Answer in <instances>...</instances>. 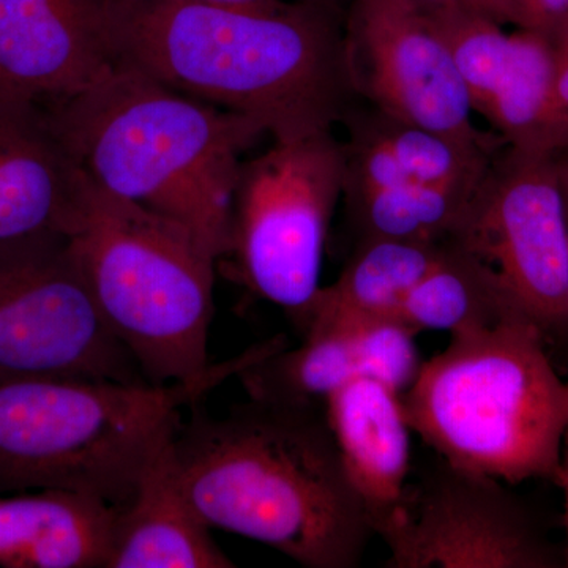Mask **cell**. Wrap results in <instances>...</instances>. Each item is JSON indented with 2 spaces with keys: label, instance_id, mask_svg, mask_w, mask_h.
<instances>
[{
  "label": "cell",
  "instance_id": "obj_1",
  "mask_svg": "<svg viewBox=\"0 0 568 568\" xmlns=\"http://www.w3.org/2000/svg\"><path fill=\"white\" fill-rule=\"evenodd\" d=\"M119 63L244 114L275 142L334 132L361 102L336 0H118Z\"/></svg>",
  "mask_w": 568,
  "mask_h": 568
},
{
  "label": "cell",
  "instance_id": "obj_2",
  "mask_svg": "<svg viewBox=\"0 0 568 568\" xmlns=\"http://www.w3.org/2000/svg\"><path fill=\"white\" fill-rule=\"evenodd\" d=\"M197 405L175 432L174 457L212 529L306 568L361 566L376 534L324 406L250 398L212 417Z\"/></svg>",
  "mask_w": 568,
  "mask_h": 568
},
{
  "label": "cell",
  "instance_id": "obj_3",
  "mask_svg": "<svg viewBox=\"0 0 568 568\" xmlns=\"http://www.w3.org/2000/svg\"><path fill=\"white\" fill-rule=\"evenodd\" d=\"M44 108L93 183L189 227L216 260L230 254L241 155L267 134L260 122L121 63L91 88Z\"/></svg>",
  "mask_w": 568,
  "mask_h": 568
},
{
  "label": "cell",
  "instance_id": "obj_4",
  "mask_svg": "<svg viewBox=\"0 0 568 568\" xmlns=\"http://www.w3.org/2000/svg\"><path fill=\"white\" fill-rule=\"evenodd\" d=\"M287 346L286 336H272L196 383L0 379V493L63 489L125 506L183 409Z\"/></svg>",
  "mask_w": 568,
  "mask_h": 568
},
{
  "label": "cell",
  "instance_id": "obj_5",
  "mask_svg": "<svg viewBox=\"0 0 568 568\" xmlns=\"http://www.w3.org/2000/svg\"><path fill=\"white\" fill-rule=\"evenodd\" d=\"M402 402L410 429L450 465L508 485L558 478L568 383L528 317L452 334Z\"/></svg>",
  "mask_w": 568,
  "mask_h": 568
},
{
  "label": "cell",
  "instance_id": "obj_6",
  "mask_svg": "<svg viewBox=\"0 0 568 568\" xmlns=\"http://www.w3.org/2000/svg\"><path fill=\"white\" fill-rule=\"evenodd\" d=\"M67 244L149 383H196L211 372L219 260L193 231L108 193L81 171Z\"/></svg>",
  "mask_w": 568,
  "mask_h": 568
},
{
  "label": "cell",
  "instance_id": "obj_7",
  "mask_svg": "<svg viewBox=\"0 0 568 568\" xmlns=\"http://www.w3.org/2000/svg\"><path fill=\"white\" fill-rule=\"evenodd\" d=\"M343 179L345 156L334 132L275 142L239 168L227 256L242 284L290 313L301 331L323 286Z\"/></svg>",
  "mask_w": 568,
  "mask_h": 568
},
{
  "label": "cell",
  "instance_id": "obj_8",
  "mask_svg": "<svg viewBox=\"0 0 568 568\" xmlns=\"http://www.w3.org/2000/svg\"><path fill=\"white\" fill-rule=\"evenodd\" d=\"M447 241L487 265L548 345L568 336V223L555 152L503 145Z\"/></svg>",
  "mask_w": 568,
  "mask_h": 568
},
{
  "label": "cell",
  "instance_id": "obj_9",
  "mask_svg": "<svg viewBox=\"0 0 568 568\" xmlns=\"http://www.w3.org/2000/svg\"><path fill=\"white\" fill-rule=\"evenodd\" d=\"M379 537L387 568H566L564 545L504 481L443 458L407 484Z\"/></svg>",
  "mask_w": 568,
  "mask_h": 568
},
{
  "label": "cell",
  "instance_id": "obj_10",
  "mask_svg": "<svg viewBox=\"0 0 568 568\" xmlns=\"http://www.w3.org/2000/svg\"><path fill=\"white\" fill-rule=\"evenodd\" d=\"M149 383L104 320L69 244L0 257V379Z\"/></svg>",
  "mask_w": 568,
  "mask_h": 568
},
{
  "label": "cell",
  "instance_id": "obj_11",
  "mask_svg": "<svg viewBox=\"0 0 568 568\" xmlns=\"http://www.w3.org/2000/svg\"><path fill=\"white\" fill-rule=\"evenodd\" d=\"M346 50L362 102L459 140L496 134L477 129L454 54L413 0H353L346 11Z\"/></svg>",
  "mask_w": 568,
  "mask_h": 568
},
{
  "label": "cell",
  "instance_id": "obj_12",
  "mask_svg": "<svg viewBox=\"0 0 568 568\" xmlns=\"http://www.w3.org/2000/svg\"><path fill=\"white\" fill-rule=\"evenodd\" d=\"M424 10L454 54L474 114L508 145L549 151L552 55L547 37L521 28L507 33L500 22L476 11Z\"/></svg>",
  "mask_w": 568,
  "mask_h": 568
},
{
  "label": "cell",
  "instance_id": "obj_13",
  "mask_svg": "<svg viewBox=\"0 0 568 568\" xmlns=\"http://www.w3.org/2000/svg\"><path fill=\"white\" fill-rule=\"evenodd\" d=\"M118 65V0H0L3 88L50 104Z\"/></svg>",
  "mask_w": 568,
  "mask_h": 568
},
{
  "label": "cell",
  "instance_id": "obj_14",
  "mask_svg": "<svg viewBox=\"0 0 568 568\" xmlns=\"http://www.w3.org/2000/svg\"><path fill=\"white\" fill-rule=\"evenodd\" d=\"M80 173L47 108L0 85V257L69 242Z\"/></svg>",
  "mask_w": 568,
  "mask_h": 568
},
{
  "label": "cell",
  "instance_id": "obj_15",
  "mask_svg": "<svg viewBox=\"0 0 568 568\" xmlns=\"http://www.w3.org/2000/svg\"><path fill=\"white\" fill-rule=\"evenodd\" d=\"M302 334L301 346L284 347L239 376L250 398L324 406L358 377L403 394L422 365L417 335L395 321L315 320Z\"/></svg>",
  "mask_w": 568,
  "mask_h": 568
},
{
  "label": "cell",
  "instance_id": "obj_16",
  "mask_svg": "<svg viewBox=\"0 0 568 568\" xmlns=\"http://www.w3.org/2000/svg\"><path fill=\"white\" fill-rule=\"evenodd\" d=\"M342 125L346 129L343 194L418 186L474 192L493 155L506 145L497 134L466 141L432 132L362 100Z\"/></svg>",
  "mask_w": 568,
  "mask_h": 568
},
{
  "label": "cell",
  "instance_id": "obj_17",
  "mask_svg": "<svg viewBox=\"0 0 568 568\" xmlns=\"http://www.w3.org/2000/svg\"><path fill=\"white\" fill-rule=\"evenodd\" d=\"M324 410L347 476L379 537L402 506L410 470L413 429L402 394L375 377H358L328 395Z\"/></svg>",
  "mask_w": 568,
  "mask_h": 568
},
{
  "label": "cell",
  "instance_id": "obj_18",
  "mask_svg": "<svg viewBox=\"0 0 568 568\" xmlns=\"http://www.w3.org/2000/svg\"><path fill=\"white\" fill-rule=\"evenodd\" d=\"M174 436L142 470L132 499L115 508L108 568H233L183 487Z\"/></svg>",
  "mask_w": 568,
  "mask_h": 568
},
{
  "label": "cell",
  "instance_id": "obj_19",
  "mask_svg": "<svg viewBox=\"0 0 568 568\" xmlns=\"http://www.w3.org/2000/svg\"><path fill=\"white\" fill-rule=\"evenodd\" d=\"M118 510L63 489L0 499V567L108 568Z\"/></svg>",
  "mask_w": 568,
  "mask_h": 568
},
{
  "label": "cell",
  "instance_id": "obj_20",
  "mask_svg": "<svg viewBox=\"0 0 568 568\" xmlns=\"http://www.w3.org/2000/svg\"><path fill=\"white\" fill-rule=\"evenodd\" d=\"M447 241L377 239L353 246L342 274L321 286L304 327L315 320H386L439 263Z\"/></svg>",
  "mask_w": 568,
  "mask_h": 568
},
{
  "label": "cell",
  "instance_id": "obj_21",
  "mask_svg": "<svg viewBox=\"0 0 568 568\" xmlns=\"http://www.w3.org/2000/svg\"><path fill=\"white\" fill-rule=\"evenodd\" d=\"M518 316L528 317L487 265L447 241L439 263L410 291L394 321L416 335L424 331L452 335Z\"/></svg>",
  "mask_w": 568,
  "mask_h": 568
},
{
  "label": "cell",
  "instance_id": "obj_22",
  "mask_svg": "<svg viewBox=\"0 0 568 568\" xmlns=\"http://www.w3.org/2000/svg\"><path fill=\"white\" fill-rule=\"evenodd\" d=\"M552 55L551 115L548 149L558 152L568 148V11L549 36Z\"/></svg>",
  "mask_w": 568,
  "mask_h": 568
},
{
  "label": "cell",
  "instance_id": "obj_23",
  "mask_svg": "<svg viewBox=\"0 0 568 568\" xmlns=\"http://www.w3.org/2000/svg\"><path fill=\"white\" fill-rule=\"evenodd\" d=\"M521 20V29L551 36L556 26L566 17L568 0H514Z\"/></svg>",
  "mask_w": 568,
  "mask_h": 568
},
{
  "label": "cell",
  "instance_id": "obj_24",
  "mask_svg": "<svg viewBox=\"0 0 568 568\" xmlns=\"http://www.w3.org/2000/svg\"><path fill=\"white\" fill-rule=\"evenodd\" d=\"M424 9H458L476 11L485 14L500 24H511L515 28L521 26L517 7L514 0H413Z\"/></svg>",
  "mask_w": 568,
  "mask_h": 568
},
{
  "label": "cell",
  "instance_id": "obj_25",
  "mask_svg": "<svg viewBox=\"0 0 568 568\" xmlns=\"http://www.w3.org/2000/svg\"><path fill=\"white\" fill-rule=\"evenodd\" d=\"M555 484H558L564 493V560H566V568H568V426L566 435H564L562 454H560V466L558 478Z\"/></svg>",
  "mask_w": 568,
  "mask_h": 568
},
{
  "label": "cell",
  "instance_id": "obj_26",
  "mask_svg": "<svg viewBox=\"0 0 568 568\" xmlns=\"http://www.w3.org/2000/svg\"><path fill=\"white\" fill-rule=\"evenodd\" d=\"M556 166H558L559 182L562 186L564 201H566L567 223H568V148L555 152Z\"/></svg>",
  "mask_w": 568,
  "mask_h": 568
},
{
  "label": "cell",
  "instance_id": "obj_27",
  "mask_svg": "<svg viewBox=\"0 0 568 568\" xmlns=\"http://www.w3.org/2000/svg\"><path fill=\"white\" fill-rule=\"evenodd\" d=\"M203 2L222 3V6H268L280 0H203Z\"/></svg>",
  "mask_w": 568,
  "mask_h": 568
}]
</instances>
